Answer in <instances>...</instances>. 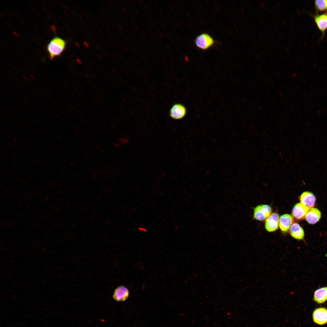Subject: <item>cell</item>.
<instances>
[{
  "label": "cell",
  "mask_w": 327,
  "mask_h": 327,
  "mask_svg": "<svg viewBox=\"0 0 327 327\" xmlns=\"http://www.w3.org/2000/svg\"><path fill=\"white\" fill-rule=\"evenodd\" d=\"M187 112V109L183 105L177 103L173 105L170 109V115L173 119L179 120L184 118Z\"/></svg>",
  "instance_id": "obj_4"
},
{
  "label": "cell",
  "mask_w": 327,
  "mask_h": 327,
  "mask_svg": "<svg viewBox=\"0 0 327 327\" xmlns=\"http://www.w3.org/2000/svg\"><path fill=\"white\" fill-rule=\"evenodd\" d=\"M315 5L317 11L320 12L327 11V0H315Z\"/></svg>",
  "instance_id": "obj_15"
},
{
  "label": "cell",
  "mask_w": 327,
  "mask_h": 327,
  "mask_svg": "<svg viewBox=\"0 0 327 327\" xmlns=\"http://www.w3.org/2000/svg\"><path fill=\"white\" fill-rule=\"evenodd\" d=\"M279 221V226L281 232L286 233L287 232L292 224L293 219L290 214H285L280 216Z\"/></svg>",
  "instance_id": "obj_10"
},
{
  "label": "cell",
  "mask_w": 327,
  "mask_h": 327,
  "mask_svg": "<svg viewBox=\"0 0 327 327\" xmlns=\"http://www.w3.org/2000/svg\"><path fill=\"white\" fill-rule=\"evenodd\" d=\"M271 208L269 205H259L254 208V217L257 220H263L271 215Z\"/></svg>",
  "instance_id": "obj_3"
},
{
  "label": "cell",
  "mask_w": 327,
  "mask_h": 327,
  "mask_svg": "<svg viewBox=\"0 0 327 327\" xmlns=\"http://www.w3.org/2000/svg\"><path fill=\"white\" fill-rule=\"evenodd\" d=\"M314 300L318 303H322L327 300V287L321 288L314 292Z\"/></svg>",
  "instance_id": "obj_14"
},
{
  "label": "cell",
  "mask_w": 327,
  "mask_h": 327,
  "mask_svg": "<svg viewBox=\"0 0 327 327\" xmlns=\"http://www.w3.org/2000/svg\"><path fill=\"white\" fill-rule=\"evenodd\" d=\"M194 43L197 48L201 50L206 51L214 46L216 41L209 34L203 32L196 37Z\"/></svg>",
  "instance_id": "obj_2"
},
{
  "label": "cell",
  "mask_w": 327,
  "mask_h": 327,
  "mask_svg": "<svg viewBox=\"0 0 327 327\" xmlns=\"http://www.w3.org/2000/svg\"><path fill=\"white\" fill-rule=\"evenodd\" d=\"M310 209L301 203L296 204L292 210V215L294 218L298 220L303 219Z\"/></svg>",
  "instance_id": "obj_8"
},
{
  "label": "cell",
  "mask_w": 327,
  "mask_h": 327,
  "mask_svg": "<svg viewBox=\"0 0 327 327\" xmlns=\"http://www.w3.org/2000/svg\"><path fill=\"white\" fill-rule=\"evenodd\" d=\"M129 291L124 286H118L114 290L113 295V298L117 302H124L128 298Z\"/></svg>",
  "instance_id": "obj_7"
},
{
  "label": "cell",
  "mask_w": 327,
  "mask_h": 327,
  "mask_svg": "<svg viewBox=\"0 0 327 327\" xmlns=\"http://www.w3.org/2000/svg\"><path fill=\"white\" fill-rule=\"evenodd\" d=\"M279 221V216L277 213L271 214L265 221V227L266 230L269 232L276 230L278 228Z\"/></svg>",
  "instance_id": "obj_6"
},
{
  "label": "cell",
  "mask_w": 327,
  "mask_h": 327,
  "mask_svg": "<svg viewBox=\"0 0 327 327\" xmlns=\"http://www.w3.org/2000/svg\"><path fill=\"white\" fill-rule=\"evenodd\" d=\"M314 19L317 28L324 35L327 30V15L323 14L316 15L314 16Z\"/></svg>",
  "instance_id": "obj_12"
},
{
  "label": "cell",
  "mask_w": 327,
  "mask_h": 327,
  "mask_svg": "<svg viewBox=\"0 0 327 327\" xmlns=\"http://www.w3.org/2000/svg\"><path fill=\"white\" fill-rule=\"evenodd\" d=\"M66 42L63 39L58 37L53 38L48 43L47 49L51 60L61 56L64 51Z\"/></svg>",
  "instance_id": "obj_1"
},
{
  "label": "cell",
  "mask_w": 327,
  "mask_h": 327,
  "mask_svg": "<svg viewBox=\"0 0 327 327\" xmlns=\"http://www.w3.org/2000/svg\"></svg>",
  "instance_id": "obj_16"
},
{
  "label": "cell",
  "mask_w": 327,
  "mask_h": 327,
  "mask_svg": "<svg viewBox=\"0 0 327 327\" xmlns=\"http://www.w3.org/2000/svg\"><path fill=\"white\" fill-rule=\"evenodd\" d=\"M300 200L301 204L310 209L314 206L316 198L312 193L306 191L301 194Z\"/></svg>",
  "instance_id": "obj_9"
},
{
  "label": "cell",
  "mask_w": 327,
  "mask_h": 327,
  "mask_svg": "<svg viewBox=\"0 0 327 327\" xmlns=\"http://www.w3.org/2000/svg\"><path fill=\"white\" fill-rule=\"evenodd\" d=\"M289 233L294 238L298 240H302L304 237V233L302 228L297 223L292 224L289 229Z\"/></svg>",
  "instance_id": "obj_13"
},
{
  "label": "cell",
  "mask_w": 327,
  "mask_h": 327,
  "mask_svg": "<svg viewBox=\"0 0 327 327\" xmlns=\"http://www.w3.org/2000/svg\"><path fill=\"white\" fill-rule=\"evenodd\" d=\"M321 216V213L318 209L313 208L308 211L305 218L309 223L314 224L319 220Z\"/></svg>",
  "instance_id": "obj_11"
},
{
  "label": "cell",
  "mask_w": 327,
  "mask_h": 327,
  "mask_svg": "<svg viewBox=\"0 0 327 327\" xmlns=\"http://www.w3.org/2000/svg\"><path fill=\"white\" fill-rule=\"evenodd\" d=\"M312 316L314 322L317 324L323 325L327 323V309L325 308L316 309L313 312Z\"/></svg>",
  "instance_id": "obj_5"
}]
</instances>
